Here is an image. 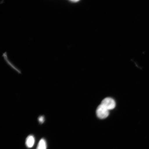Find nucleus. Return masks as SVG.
Instances as JSON below:
<instances>
[{
  "label": "nucleus",
  "instance_id": "obj_2",
  "mask_svg": "<svg viewBox=\"0 0 149 149\" xmlns=\"http://www.w3.org/2000/svg\"><path fill=\"white\" fill-rule=\"evenodd\" d=\"M101 104L109 110L114 109L116 105L114 100L111 98H107L104 99L102 100Z\"/></svg>",
  "mask_w": 149,
  "mask_h": 149
},
{
  "label": "nucleus",
  "instance_id": "obj_1",
  "mask_svg": "<svg viewBox=\"0 0 149 149\" xmlns=\"http://www.w3.org/2000/svg\"><path fill=\"white\" fill-rule=\"evenodd\" d=\"M109 110L102 104L98 106L96 110V114L99 118L104 119L109 115Z\"/></svg>",
  "mask_w": 149,
  "mask_h": 149
},
{
  "label": "nucleus",
  "instance_id": "obj_5",
  "mask_svg": "<svg viewBox=\"0 0 149 149\" xmlns=\"http://www.w3.org/2000/svg\"><path fill=\"white\" fill-rule=\"evenodd\" d=\"M39 122L41 123H43L45 121L44 117L43 116H40L38 118Z\"/></svg>",
  "mask_w": 149,
  "mask_h": 149
},
{
  "label": "nucleus",
  "instance_id": "obj_3",
  "mask_svg": "<svg viewBox=\"0 0 149 149\" xmlns=\"http://www.w3.org/2000/svg\"><path fill=\"white\" fill-rule=\"evenodd\" d=\"M35 142L34 137L32 135H29L27 137L26 141V145L27 148H31L33 146Z\"/></svg>",
  "mask_w": 149,
  "mask_h": 149
},
{
  "label": "nucleus",
  "instance_id": "obj_4",
  "mask_svg": "<svg viewBox=\"0 0 149 149\" xmlns=\"http://www.w3.org/2000/svg\"><path fill=\"white\" fill-rule=\"evenodd\" d=\"M47 144L45 139H42L40 140L38 143L37 149H46Z\"/></svg>",
  "mask_w": 149,
  "mask_h": 149
}]
</instances>
